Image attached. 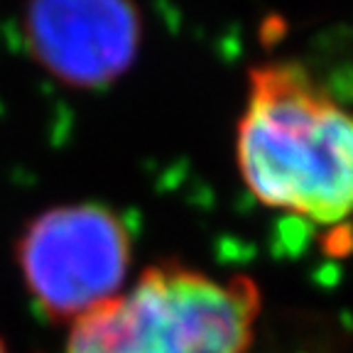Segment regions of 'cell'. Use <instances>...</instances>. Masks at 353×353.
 Returning <instances> with one entry per match:
<instances>
[{
    "mask_svg": "<svg viewBox=\"0 0 353 353\" xmlns=\"http://www.w3.org/2000/svg\"><path fill=\"white\" fill-rule=\"evenodd\" d=\"M236 162L248 192L270 209L319 226H341L353 216V113L302 64L248 69Z\"/></svg>",
    "mask_w": 353,
    "mask_h": 353,
    "instance_id": "obj_1",
    "label": "cell"
},
{
    "mask_svg": "<svg viewBox=\"0 0 353 353\" xmlns=\"http://www.w3.org/2000/svg\"><path fill=\"white\" fill-rule=\"evenodd\" d=\"M260 290L250 277L226 280L162 263L143 270L130 292L72 324L66 353H250Z\"/></svg>",
    "mask_w": 353,
    "mask_h": 353,
    "instance_id": "obj_2",
    "label": "cell"
},
{
    "mask_svg": "<svg viewBox=\"0 0 353 353\" xmlns=\"http://www.w3.org/2000/svg\"><path fill=\"white\" fill-rule=\"evenodd\" d=\"M130 258L125 223L96 201L52 206L17 241L28 292L50 319L72 324L121 294Z\"/></svg>",
    "mask_w": 353,
    "mask_h": 353,
    "instance_id": "obj_3",
    "label": "cell"
},
{
    "mask_svg": "<svg viewBox=\"0 0 353 353\" xmlns=\"http://www.w3.org/2000/svg\"><path fill=\"white\" fill-rule=\"evenodd\" d=\"M135 0H25L20 34L50 79L77 91H103L130 72L143 47Z\"/></svg>",
    "mask_w": 353,
    "mask_h": 353,
    "instance_id": "obj_4",
    "label": "cell"
},
{
    "mask_svg": "<svg viewBox=\"0 0 353 353\" xmlns=\"http://www.w3.org/2000/svg\"><path fill=\"white\" fill-rule=\"evenodd\" d=\"M0 353H10V351L6 348V343H3V341H0Z\"/></svg>",
    "mask_w": 353,
    "mask_h": 353,
    "instance_id": "obj_5",
    "label": "cell"
}]
</instances>
